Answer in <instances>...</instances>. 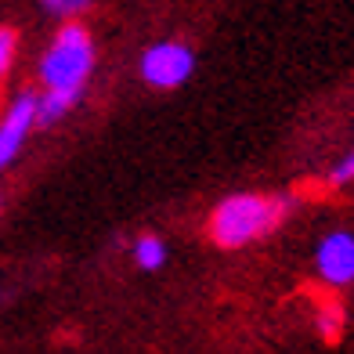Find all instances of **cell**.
Listing matches in <instances>:
<instances>
[{"label": "cell", "instance_id": "obj_7", "mask_svg": "<svg viewBox=\"0 0 354 354\" xmlns=\"http://www.w3.org/2000/svg\"><path fill=\"white\" fill-rule=\"evenodd\" d=\"M318 329H322V336H326L329 344L340 340V329H344V308H340L336 300H329V304H322V308H318Z\"/></svg>", "mask_w": 354, "mask_h": 354}, {"label": "cell", "instance_id": "obj_1", "mask_svg": "<svg viewBox=\"0 0 354 354\" xmlns=\"http://www.w3.org/2000/svg\"><path fill=\"white\" fill-rule=\"evenodd\" d=\"M91 73H94V37H91V29L80 26V22H66L55 33V40L47 44L44 58H40L44 91L37 94V123L51 127L58 120H66L80 105V98L87 94Z\"/></svg>", "mask_w": 354, "mask_h": 354}, {"label": "cell", "instance_id": "obj_4", "mask_svg": "<svg viewBox=\"0 0 354 354\" xmlns=\"http://www.w3.org/2000/svg\"><path fill=\"white\" fill-rule=\"evenodd\" d=\"M37 127H40L37 123V94L22 91L19 98L4 109V116H0V170H8L15 159H19V152L26 149V141Z\"/></svg>", "mask_w": 354, "mask_h": 354}, {"label": "cell", "instance_id": "obj_9", "mask_svg": "<svg viewBox=\"0 0 354 354\" xmlns=\"http://www.w3.org/2000/svg\"><path fill=\"white\" fill-rule=\"evenodd\" d=\"M354 181V149L340 159V163L333 167V174H329V185L333 188H344V185H351Z\"/></svg>", "mask_w": 354, "mask_h": 354}, {"label": "cell", "instance_id": "obj_6", "mask_svg": "<svg viewBox=\"0 0 354 354\" xmlns=\"http://www.w3.org/2000/svg\"><path fill=\"white\" fill-rule=\"evenodd\" d=\"M134 264L141 271H159V268L167 264V243L159 235H152V232L138 235L134 239Z\"/></svg>", "mask_w": 354, "mask_h": 354}, {"label": "cell", "instance_id": "obj_2", "mask_svg": "<svg viewBox=\"0 0 354 354\" xmlns=\"http://www.w3.org/2000/svg\"><path fill=\"white\" fill-rule=\"evenodd\" d=\"M293 214L289 196H268V192H239L214 206L206 232L221 250H246L261 239L275 235Z\"/></svg>", "mask_w": 354, "mask_h": 354}, {"label": "cell", "instance_id": "obj_5", "mask_svg": "<svg viewBox=\"0 0 354 354\" xmlns=\"http://www.w3.org/2000/svg\"><path fill=\"white\" fill-rule=\"evenodd\" d=\"M315 268L326 286H333V289L351 286L354 282V232L336 228L322 239L315 250Z\"/></svg>", "mask_w": 354, "mask_h": 354}, {"label": "cell", "instance_id": "obj_8", "mask_svg": "<svg viewBox=\"0 0 354 354\" xmlns=\"http://www.w3.org/2000/svg\"><path fill=\"white\" fill-rule=\"evenodd\" d=\"M15 51H19V37H15V29L0 26V76H4V73L11 69Z\"/></svg>", "mask_w": 354, "mask_h": 354}, {"label": "cell", "instance_id": "obj_3", "mask_svg": "<svg viewBox=\"0 0 354 354\" xmlns=\"http://www.w3.org/2000/svg\"><path fill=\"white\" fill-rule=\"evenodd\" d=\"M196 73V55L181 40H159L152 47H145L141 55V80L156 91H174L192 80Z\"/></svg>", "mask_w": 354, "mask_h": 354}, {"label": "cell", "instance_id": "obj_10", "mask_svg": "<svg viewBox=\"0 0 354 354\" xmlns=\"http://www.w3.org/2000/svg\"><path fill=\"white\" fill-rule=\"evenodd\" d=\"M40 4L51 11V15H62V19H69V15H76V11H84L91 0H40Z\"/></svg>", "mask_w": 354, "mask_h": 354}]
</instances>
